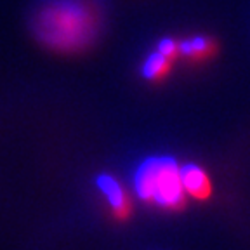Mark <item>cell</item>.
<instances>
[{
	"label": "cell",
	"mask_w": 250,
	"mask_h": 250,
	"mask_svg": "<svg viewBox=\"0 0 250 250\" xmlns=\"http://www.w3.org/2000/svg\"><path fill=\"white\" fill-rule=\"evenodd\" d=\"M98 30V11L85 0H43L33 18V31L40 42L62 52L87 47Z\"/></svg>",
	"instance_id": "cell-1"
},
{
	"label": "cell",
	"mask_w": 250,
	"mask_h": 250,
	"mask_svg": "<svg viewBox=\"0 0 250 250\" xmlns=\"http://www.w3.org/2000/svg\"><path fill=\"white\" fill-rule=\"evenodd\" d=\"M136 191L145 202L164 208H179L184 205V189L181 167L168 156L148 158L137 167L134 176Z\"/></svg>",
	"instance_id": "cell-2"
},
{
	"label": "cell",
	"mask_w": 250,
	"mask_h": 250,
	"mask_svg": "<svg viewBox=\"0 0 250 250\" xmlns=\"http://www.w3.org/2000/svg\"><path fill=\"white\" fill-rule=\"evenodd\" d=\"M98 186L103 191V195L108 200L109 207L113 210L117 219H127L130 214V202L127 198V193L124 191V188L118 184L115 177L109 176H99L98 177Z\"/></svg>",
	"instance_id": "cell-3"
},
{
	"label": "cell",
	"mask_w": 250,
	"mask_h": 250,
	"mask_svg": "<svg viewBox=\"0 0 250 250\" xmlns=\"http://www.w3.org/2000/svg\"><path fill=\"white\" fill-rule=\"evenodd\" d=\"M181 177H183L184 189L188 195H191L196 200H205L210 196L212 193V184L208 176L203 172L202 167L198 165H184L181 168Z\"/></svg>",
	"instance_id": "cell-4"
},
{
	"label": "cell",
	"mask_w": 250,
	"mask_h": 250,
	"mask_svg": "<svg viewBox=\"0 0 250 250\" xmlns=\"http://www.w3.org/2000/svg\"><path fill=\"white\" fill-rule=\"evenodd\" d=\"M215 51V45L212 40L203 39V37H195V39H188L179 43V54L186 56L189 59H205L212 56Z\"/></svg>",
	"instance_id": "cell-5"
},
{
	"label": "cell",
	"mask_w": 250,
	"mask_h": 250,
	"mask_svg": "<svg viewBox=\"0 0 250 250\" xmlns=\"http://www.w3.org/2000/svg\"><path fill=\"white\" fill-rule=\"evenodd\" d=\"M168 70H170V58L156 51L155 54L146 59L145 66H143V75L149 80H158V78H164L168 73Z\"/></svg>",
	"instance_id": "cell-6"
},
{
	"label": "cell",
	"mask_w": 250,
	"mask_h": 250,
	"mask_svg": "<svg viewBox=\"0 0 250 250\" xmlns=\"http://www.w3.org/2000/svg\"><path fill=\"white\" fill-rule=\"evenodd\" d=\"M158 52H162V54L167 56V58L174 59L177 54H179V43L174 42V40H170V39L162 40V42L158 43Z\"/></svg>",
	"instance_id": "cell-7"
}]
</instances>
